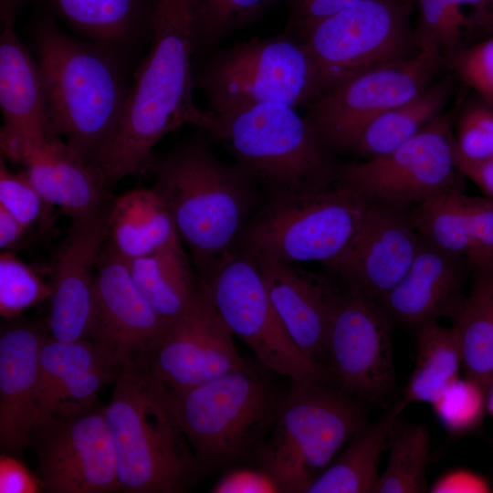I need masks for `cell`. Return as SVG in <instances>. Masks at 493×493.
Masks as SVG:
<instances>
[{
	"instance_id": "6da1fadb",
	"label": "cell",
	"mask_w": 493,
	"mask_h": 493,
	"mask_svg": "<svg viewBox=\"0 0 493 493\" xmlns=\"http://www.w3.org/2000/svg\"><path fill=\"white\" fill-rule=\"evenodd\" d=\"M150 49L130 85L117 130L94 165L108 187L149 172L153 148L184 125L200 129L212 111L194 101L196 37L189 0H155Z\"/></svg>"
},
{
	"instance_id": "7a4b0ae2",
	"label": "cell",
	"mask_w": 493,
	"mask_h": 493,
	"mask_svg": "<svg viewBox=\"0 0 493 493\" xmlns=\"http://www.w3.org/2000/svg\"><path fill=\"white\" fill-rule=\"evenodd\" d=\"M149 172L199 280L237 248L244 226L262 203V191L236 163L217 158L204 138L153 153Z\"/></svg>"
},
{
	"instance_id": "3957f363",
	"label": "cell",
	"mask_w": 493,
	"mask_h": 493,
	"mask_svg": "<svg viewBox=\"0 0 493 493\" xmlns=\"http://www.w3.org/2000/svg\"><path fill=\"white\" fill-rule=\"evenodd\" d=\"M34 40L51 133L94 167L117 130L131 85L121 53L69 36L48 20L37 26Z\"/></svg>"
},
{
	"instance_id": "277c9868",
	"label": "cell",
	"mask_w": 493,
	"mask_h": 493,
	"mask_svg": "<svg viewBox=\"0 0 493 493\" xmlns=\"http://www.w3.org/2000/svg\"><path fill=\"white\" fill-rule=\"evenodd\" d=\"M104 406L120 491L181 493L202 472L161 383L138 362L124 364Z\"/></svg>"
},
{
	"instance_id": "5b68a950",
	"label": "cell",
	"mask_w": 493,
	"mask_h": 493,
	"mask_svg": "<svg viewBox=\"0 0 493 493\" xmlns=\"http://www.w3.org/2000/svg\"><path fill=\"white\" fill-rule=\"evenodd\" d=\"M201 130L232 155L267 197L318 191L338 181L341 163L306 117L288 105L264 103L214 113Z\"/></svg>"
},
{
	"instance_id": "8992f818",
	"label": "cell",
	"mask_w": 493,
	"mask_h": 493,
	"mask_svg": "<svg viewBox=\"0 0 493 493\" xmlns=\"http://www.w3.org/2000/svg\"><path fill=\"white\" fill-rule=\"evenodd\" d=\"M161 385L202 471L206 472L255 457L284 396L249 363L184 391Z\"/></svg>"
},
{
	"instance_id": "52a82bcc",
	"label": "cell",
	"mask_w": 493,
	"mask_h": 493,
	"mask_svg": "<svg viewBox=\"0 0 493 493\" xmlns=\"http://www.w3.org/2000/svg\"><path fill=\"white\" fill-rule=\"evenodd\" d=\"M371 202L340 182L268 196L246 222L237 247L257 259L320 262L328 268L354 238Z\"/></svg>"
},
{
	"instance_id": "ba28073f",
	"label": "cell",
	"mask_w": 493,
	"mask_h": 493,
	"mask_svg": "<svg viewBox=\"0 0 493 493\" xmlns=\"http://www.w3.org/2000/svg\"><path fill=\"white\" fill-rule=\"evenodd\" d=\"M353 398L332 385L293 382L255 456L281 492L306 493L341 446L366 425Z\"/></svg>"
},
{
	"instance_id": "9c48e42d",
	"label": "cell",
	"mask_w": 493,
	"mask_h": 493,
	"mask_svg": "<svg viewBox=\"0 0 493 493\" xmlns=\"http://www.w3.org/2000/svg\"><path fill=\"white\" fill-rule=\"evenodd\" d=\"M194 84L215 114L264 103L309 107L320 95L309 52L285 31L215 50L194 73Z\"/></svg>"
},
{
	"instance_id": "30bf717a",
	"label": "cell",
	"mask_w": 493,
	"mask_h": 493,
	"mask_svg": "<svg viewBox=\"0 0 493 493\" xmlns=\"http://www.w3.org/2000/svg\"><path fill=\"white\" fill-rule=\"evenodd\" d=\"M199 283L233 335L266 370L293 382L333 385L328 370L306 356L285 329L255 257L237 247Z\"/></svg>"
},
{
	"instance_id": "8fae6325",
	"label": "cell",
	"mask_w": 493,
	"mask_h": 493,
	"mask_svg": "<svg viewBox=\"0 0 493 493\" xmlns=\"http://www.w3.org/2000/svg\"><path fill=\"white\" fill-rule=\"evenodd\" d=\"M301 42L320 94L368 69L409 58L419 47L404 0H361L318 23Z\"/></svg>"
},
{
	"instance_id": "7c38bea8",
	"label": "cell",
	"mask_w": 493,
	"mask_h": 493,
	"mask_svg": "<svg viewBox=\"0 0 493 493\" xmlns=\"http://www.w3.org/2000/svg\"><path fill=\"white\" fill-rule=\"evenodd\" d=\"M444 61L435 44L420 43L413 57L368 69L320 94L304 116L330 152L350 153L370 122L421 94Z\"/></svg>"
},
{
	"instance_id": "4fadbf2b",
	"label": "cell",
	"mask_w": 493,
	"mask_h": 493,
	"mask_svg": "<svg viewBox=\"0 0 493 493\" xmlns=\"http://www.w3.org/2000/svg\"><path fill=\"white\" fill-rule=\"evenodd\" d=\"M41 491H120L117 458L104 407L97 403L41 416L31 443Z\"/></svg>"
},
{
	"instance_id": "5bb4252c",
	"label": "cell",
	"mask_w": 493,
	"mask_h": 493,
	"mask_svg": "<svg viewBox=\"0 0 493 493\" xmlns=\"http://www.w3.org/2000/svg\"><path fill=\"white\" fill-rule=\"evenodd\" d=\"M451 114H442L393 151L341 164L338 181L371 200L410 205L464 186Z\"/></svg>"
},
{
	"instance_id": "9a60e30c",
	"label": "cell",
	"mask_w": 493,
	"mask_h": 493,
	"mask_svg": "<svg viewBox=\"0 0 493 493\" xmlns=\"http://www.w3.org/2000/svg\"><path fill=\"white\" fill-rule=\"evenodd\" d=\"M392 323L376 300L341 286L325 354V367L338 390L376 402L395 388Z\"/></svg>"
},
{
	"instance_id": "2e32d148",
	"label": "cell",
	"mask_w": 493,
	"mask_h": 493,
	"mask_svg": "<svg viewBox=\"0 0 493 493\" xmlns=\"http://www.w3.org/2000/svg\"><path fill=\"white\" fill-rule=\"evenodd\" d=\"M136 362L164 387L184 391L248 364L205 288Z\"/></svg>"
},
{
	"instance_id": "e0dca14e",
	"label": "cell",
	"mask_w": 493,
	"mask_h": 493,
	"mask_svg": "<svg viewBox=\"0 0 493 493\" xmlns=\"http://www.w3.org/2000/svg\"><path fill=\"white\" fill-rule=\"evenodd\" d=\"M420 241L410 205L372 200L354 238L325 269L347 289L378 301L404 277Z\"/></svg>"
},
{
	"instance_id": "ac0fdd59",
	"label": "cell",
	"mask_w": 493,
	"mask_h": 493,
	"mask_svg": "<svg viewBox=\"0 0 493 493\" xmlns=\"http://www.w3.org/2000/svg\"><path fill=\"white\" fill-rule=\"evenodd\" d=\"M110 203L94 214L72 222L54 264L50 336L63 341L89 339L95 313V278L101 250L108 239Z\"/></svg>"
},
{
	"instance_id": "d6986e66",
	"label": "cell",
	"mask_w": 493,
	"mask_h": 493,
	"mask_svg": "<svg viewBox=\"0 0 493 493\" xmlns=\"http://www.w3.org/2000/svg\"><path fill=\"white\" fill-rule=\"evenodd\" d=\"M168 323L136 287L125 257L107 241L95 278V313L89 339L110 349L124 362L136 361Z\"/></svg>"
},
{
	"instance_id": "ffe728a7",
	"label": "cell",
	"mask_w": 493,
	"mask_h": 493,
	"mask_svg": "<svg viewBox=\"0 0 493 493\" xmlns=\"http://www.w3.org/2000/svg\"><path fill=\"white\" fill-rule=\"evenodd\" d=\"M1 153L23 166L22 173L41 195L78 221L107 201V186L93 166L84 163L57 136L40 141L0 137Z\"/></svg>"
},
{
	"instance_id": "44dd1931",
	"label": "cell",
	"mask_w": 493,
	"mask_h": 493,
	"mask_svg": "<svg viewBox=\"0 0 493 493\" xmlns=\"http://www.w3.org/2000/svg\"><path fill=\"white\" fill-rule=\"evenodd\" d=\"M472 267L458 255L421 236L404 277L377 302L392 322L419 328L443 316L455 318L465 297L463 285Z\"/></svg>"
},
{
	"instance_id": "7402d4cb",
	"label": "cell",
	"mask_w": 493,
	"mask_h": 493,
	"mask_svg": "<svg viewBox=\"0 0 493 493\" xmlns=\"http://www.w3.org/2000/svg\"><path fill=\"white\" fill-rule=\"evenodd\" d=\"M255 259L289 336L306 356L325 367L327 334L341 285L329 272L317 274L292 264Z\"/></svg>"
},
{
	"instance_id": "603a6c76",
	"label": "cell",
	"mask_w": 493,
	"mask_h": 493,
	"mask_svg": "<svg viewBox=\"0 0 493 493\" xmlns=\"http://www.w3.org/2000/svg\"><path fill=\"white\" fill-rule=\"evenodd\" d=\"M47 322H19L0 335V446L22 455L30 446L40 418L37 397L39 350L47 338Z\"/></svg>"
},
{
	"instance_id": "cb8c5ba5",
	"label": "cell",
	"mask_w": 493,
	"mask_h": 493,
	"mask_svg": "<svg viewBox=\"0 0 493 493\" xmlns=\"http://www.w3.org/2000/svg\"><path fill=\"white\" fill-rule=\"evenodd\" d=\"M4 23L0 36V137L40 141L53 136L41 69Z\"/></svg>"
},
{
	"instance_id": "d4e9b609",
	"label": "cell",
	"mask_w": 493,
	"mask_h": 493,
	"mask_svg": "<svg viewBox=\"0 0 493 493\" xmlns=\"http://www.w3.org/2000/svg\"><path fill=\"white\" fill-rule=\"evenodd\" d=\"M179 240L174 222L152 187L131 190L110 203L108 242L126 259L151 255Z\"/></svg>"
},
{
	"instance_id": "484cf974",
	"label": "cell",
	"mask_w": 493,
	"mask_h": 493,
	"mask_svg": "<svg viewBox=\"0 0 493 493\" xmlns=\"http://www.w3.org/2000/svg\"><path fill=\"white\" fill-rule=\"evenodd\" d=\"M400 414L394 405L377 422L357 431L306 493H375L381 456L390 444Z\"/></svg>"
},
{
	"instance_id": "4316f807",
	"label": "cell",
	"mask_w": 493,
	"mask_h": 493,
	"mask_svg": "<svg viewBox=\"0 0 493 493\" xmlns=\"http://www.w3.org/2000/svg\"><path fill=\"white\" fill-rule=\"evenodd\" d=\"M89 41L121 53L142 26L150 30L155 0H45Z\"/></svg>"
},
{
	"instance_id": "83f0119b",
	"label": "cell",
	"mask_w": 493,
	"mask_h": 493,
	"mask_svg": "<svg viewBox=\"0 0 493 493\" xmlns=\"http://www.w3.org/2000/svg\"><path fill=\"white\" fill-rule=\"evenodd\" d=\"M127 261L136 287L167 323L188 308L199 290V280L193 273L182 240Z\"/></svg>"
},
{
	"instance_id": "f1b7e54d",
	"label": "cell",
	"mask_w": 493,
	"mask_h": 493,
	"mask_svg": "<svg viewBox=\"0 0 493 493\" xmlns=\"http://www.w3.org/2000/svg\"><path fill=\"white\" fill-rule=\"evenodd\" d=\"M470 292L453 319L465 376L488 393L493 382V266L472 268Z\"/></svg>"
},
{
	"instance_id": "f546056e",
	"label": "cell",
	"mask_w": 493,
	"mask_h": 493,
	"mask_svg": "<svg viewBox=\"0 0 493 493\" xmlns=\"http://www.w3.org/2000/svg\"><path fill=\"white\" fill-rule=\"evenodd\" d=\"M453 86L452 76H446L415 98L383 113L365 127L350 153L366 160L402 145L442 115Z\"/></svg>"
},
{
	"instance_id": "4dcf8cb0",
	"label": "cell",
	"mask_w": 493,
	"mask_h": 493,
	"mask_svg": "<svg viewBox=\"0 0 493 493\" xmlns=\"http://www.w3.org/2000/svg\"><path fill=\"white\" fill-rule=\"evenodd\" d=\"M415 366L404 388L403 398L395 404L402 412L413 403L434 404L446 388L458 376L462 368V351L456 328H446L436 322L417 328Z\"/></svg>"
},
{
	"instance_id": "1f68e13d",
	"label": "cell",
	"mask_w": 493,
	"mask_h": 493,
	"mask_svg": "<svg viewBox=\"0 0 493 493\" xmlns=\"http://www.w3.org/2000/svg\"><path fill=\"white\" fill-rule=\"evenodd\" d=\"M125 363L110 349L91 339L63 341L47 337L38 354L37 397L44 415L58 393L81 373Z\"/></svg>"
},
{
	"instance_id": "d6a6232c",
	"label": "cell",
	"mask_w": 493,
	"mask_h": 493,
	"mask_svg": "<svg viewBox=\"0 0 493 493\" xmlns=\"http://www.w3.org/2000/svg\"><path fill=\"white\" fill-rule=\"evenodd\" d=\"M464 186L427 198L411 207L418 233L439 248L465 257L472 267L475 257Z\"/></svg>"
},
{
	"instance_id": "836d02e7",
	"label": "cell",
	"mask_w": 493,
	"mask_h": 493,
	"mask_svg": "<svg viewBox=\"0 0 493 493\" xmlns=\"http://www.w3.org/2000/svg\"><path fill=\"white\" fill-rule=\"evenodd\" d=\"M429 442L425 426L400 427L396 423L389 444L388 464L380 475L375 493L425 492Z\"/></svg>"
},
{
	"instance_id": "e575fe53",
	"label": "cell",
	"mask_w": 493,
	"mask_h": 493,
	"mask_svg": "<svg viewBox=\"0 0 493 493\" xmlns=\"http://www.w3.org/2000/svg\"><path fill=\"white\" fill-rule=\"evenodd\" d=\"M281 0H189L196 51L208 52L234 31L247 26Z\"/></svg>"
},
{
	"instance_id": "d590c367",
	"label": "cell",
	"mask_w": 493,
	"mask_h": 493,
	"mask_svg": "<svg viewBox=\"0 0 493 493\" xmlns=\"http://www.w3.org/2000/svg\"><path fill=\"white\" fill-rule=\"evenodd\" d=\"M51 283L9 251L0 255V314L15 319L26 309L50 299Z\"/></svg>"
},
{
	"instance_id": "8d00e7d4",
	"label": "cell",
	"mask_w": 493,
	"mask_h": 493,
	"mask_svg": "<svg viewBox=\"0 0 493 493\" xmlns=\"http://www.w3.org/2000/svg\"><path fill=\"white\" fill-rule=\"evenodd\" d=\"M432 405L447 432L465 435L482 423L487 410V393L467 377H457Z\"/></svg>"
},
{
	"instance_id": "74e56055",
	"label": "cell",
	"mask_w": 493,
	"mask_h": 493,
	"mask_svg": "<svg viewBox=\"0 0 493 493\" xmlns=\"http://www.w3.org/2000/svg\"><path fill=\"white\" fill-rule=\"evenodd\" d=\"M418 5L420 25L414 32L418 46L434 43L449 58L462 47L463 27L470 20L455 0H418Z\"/></svg>"
},
{
	"instance_id": "f35d334b",
	"label": "cell",
	"mask_w": 493,
	"mask_h": 493,
	"mask_svg": "<svg viewBox=\"0 0 493 493\" xmlns=\"http://www.w3.org/2000/svg\"><path fill=\"white\" fill-rule=\"evenodd\" d=\"M0 205L15 215L27 228L37 226L48 228L53 223L50 205L21 172L11 173L0 161Z\"/></svg>"
},
{
	"instance_id": "ab89813d",
	"label": "cell",
	"mask_w": 493,
	"mask_h": 493,
	"mask_svg": "<svg viewBox=\"0 0 493 493\" xmlns=\"http://www.w3.org/2000/svg\"><path fill=\"white\" fill-rule=\"evenodd\" d=\"M459 153L469 159L493 155V108L480 98L461 110L456 126Z\"/></svg>"
},
{
	"instance_id": "60d3db41",
	"label": "cell",
	"mask_w": 493,
	"mask_h": 493,
	"mask_svg": "<svg viewBox=\"0 0 493 493\" xmlns=\"http://www.w3.org/2000/svg\"><path fill=\"white\" fill-rule=\"evenodd\" d=\"M449 60L457 77L493 108V35L459 48Z\"/></svg>"
},
{
	"instance_id": "b9f144b4",
	"label": "cell",
	"mask_w": 493,
	"mask_h": 493,
	"mask_svg": "<svg viewBox=\"0 0 493 493\" xmlns=\"http://www.w3.org/2000/svg\"><path fill=\"white\" fill-rule=\"evenodd\" d=\"M475 257L472 268L493 266V199L465 195Z\"/></svg>"
},
{
	"instance_id": "7bdbcfd3",
	"label": "cell",
	"mask_w": 493,
	"mask_h": 493,
	"mask_svg": "<svg viewBox=\"0 0 493 493\" xmlns=\"http://www.w3.org/2000/svg\"><path fill=\"white\" fill-rule=\"evenodd\" d=\"M288 21L284 31L301 41L318 23L361 0H285Z\"/></svg>"
},
{
	"instance_id": "ee69618b",
	"label": "cell",
	"mask_w": 493,
	"mask_h": 493,
	"mask_svg": "<svg viewBox=\"0 0 493 493\" xmlns=\"http://www.w3.org/2000/svg\"><path fill=\"white\" fill-rule=\"evenodd\" d=\"M213 493H278L274 478L261 467H229L212 487Z\"/></svg>"
},
{
	"instance_id": "f6af8a7d",
	"label": "cell",
	"mask_w": 493,
	"mask_h": 493,
	"mask_svg": "<svg viewBox=\"0 0 493 493\" xmlns=\"http://www.w3.org/2000/svg\"><path fill=\"white\" fill-rule=\"evenodd\" d=\"M41 491L37 475L16 456L2 453L0 456V493H36Z\"/></svg>"
},
{
	"instance_id": "bcb514c9",
	"label": "cell",
	"mask_w": 493,
	"mask_h": 493,
	"mask_svg": "<svg viewBox=\"0 0 493 493\" xmlns=\"http://www.w3.org/2000/svg\"><path fill=\"white\" fill-rule=\"evenodd\" d=\"M456 166L458 172L474 183L485 194L493 199V155L483 159H469L455 150Z\"/></svg>"
},
{
	"instance_id": "7dc6e473",
	"label": "cell",
	"mask_w": 493,
	"mask_h": 493,
	"mask_svg": "<svg viewBox=\"0 0 493 493\" xmlns=\"http://www.w3.org/2000/svg\"><path fill=\"white\" fill-rule=\"evenodd\" d=\"M488 482L468 470H455L443 476L431 488V492H489Z\"/></svg>"
},
{
	"instance_id": "c3c4849f",
	"label": "cell",
	"mask_w": 493,
	"mask_h": 493,
	"mask_svg": "<svg viewBox=\"0 0 493 493\" xmlns=\"http://www.w3.org/2000/svg\"><path fill=\"white\" fill-rule=\"evenodd\" d=\"M27 227L15 215L0 205V248L8 251L15 247L25 236Z\"/></svg>"
},
{
	"instance_id": "681fc988",
	"label": "cell",
	"mask_w": 493,
	"mask_h": 493,
	"mask_svg": "<svg viewBox=\"0 0 493 493\" xmlns=\"http://www.w3.org/2000/svg\"><path fill=\"white\" fill-rule=\"evenodd\" d=\"M26 0H0V17L2 24H14L18 10Z\"/></svg>"
},
{
	"instance_id": "f907efd6",
	"label": "cell",
	"mask_w": 493,
	"mask_h": 493,
	"mask_svg": "<svg viewBox=\"0 0 493 493\" xmlns=\"http://www.w3.org/2000/svg\"><path fill=\"white\" fill-rule=\"evenodd\" d=\"M479 26L493 32V8L488 11Z\"/></svg>"
},
{
	"instance_id": "816d5d0a",
	"label": "cell",
	"mask_w": 493,
	"mask_h": 493,
	"mask_svg": "<svg viewBox=\"0 0 493 493\" xmlns=\"http://www.w3.org/2000/svg\"><path fill=\"white\" fill-rule=\"evenodd\" d=\"M487 411L493 415V382L487 393Z\"/></svg>"
},
{
	"instance_id": "f5cc1de1",
	"label": "cell",
	"mask_w": 493,
	"mask_h": 493,
	"mask_svg": "<svg viewBox=\"0 0 493 493\" xmlns=\"http://www.w3.org/2000/svg\"><path fill=\"white\" fill-rule=\"evenodd\" d=\"M489 5V9L493 8V0H487Z\"/></svg>"
}]
</instances>
